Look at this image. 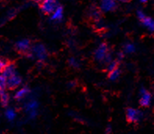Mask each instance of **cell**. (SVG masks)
Returning a JSON list of instances; mask_svg holds the SVG:
<instances>
[{
    "label": "cell",
    "instance_id": "cell-1",
    "mask_svg": "<svg viewBox=\"0 0 154 134\" xmlns=\"http://www.w3.org/2000/svg\"><path fill=\"white\" fill-rule=\"evenodd\" d=\"M58 5L56 0H42L41 3V10L46 14H52L57 9Z\"/></svg>",
    "mask_w": 154,
    "mask_h": 134
},
{
    "label": "cell",
    "instance_id": "cell-2",
    "mask_svg": "<svg viewBox=\"0 0 154 134\" xmlns=\"http://www.w3.org/2000/svg\"><path fill=\"white\" fill-rule=\"evenodd\" d=\"M143 116V114L142 111L132 107H129L126 111V117L128 121L130 123H137L142 119Z\"/></svg>",
    "mask_w": 154,
    "mask_h": 134
},
{
    "label": "cell",
    "instance_id": "cell-3",
    "mask_svg": "<svg viewBox=\"0 0 154 134\" xmlns=\"http://www.w3.org/2000/svg\"><path fill=\"white\" fill-rule=\"evenodd\" d=\"M108 55V46L106 43H101L95 51V58L98 61H105Z\"/></svg>",
    "mask_w": 154,
    "mask_h": 134
},
{
    "label": "cell",
    "instance_id": "cell-4",
    "mask_svg": "<svg viewBox=\"0 0 154 134\" xmlns=\"http://www.w3.org/2000/svg\"><path fill=\"white\" fill-rule=\"evenodd\" d=\"M32 52L36 58L40 60H44L47 57V52L42 44H36L32 48Z\"/></svg>",
    "mask_w": 154,
    "mask_h": 134
},
{
    "label": "cell",
    "instance_id": "cell-5",
    "mask_svg": "<svg viewBox=\"0 0 154 134\" xmlns=\"http://www.w3.org/2000/svg\"><path fill=\"white\" fill-rule=\"evenodd\" d=\"M140 100H139V104L143 107H148L151 104L152 101V96L146 89L144 88H142L140 89Z\"/></svg>",
    "mask_w": 154,
    "mask_h": 134
},
{
    "label": "cell",
    "instance_id": "cell-6",
    "mask_svg": "<svg viewBox=\"0 0 154 134\" xmlns=\"http://www.w3.org/2000/svg\"><path fill=\"white\" fill-rule=\"evenodd\" d=\"M117 6L116 0H102L100 3V8L104 12L113 11Z\"/></svg>",
    "mask_w": 154,
    "mask_h": 134
},
{
    "label": "cell",
    "instance_id": "cell-7",
    "mask_svg": "<svg viewBox=\"0 0 154 134\" xmlns=\"http://www.w3.org/2000/svg\"><path fill=\"white\" fill-rule=\"evenodd\" d=\"M21 78L19 75L16 74L10 78H7V88L10 89H15L21 84Z\"/></svg>",
    "mask_w": 154,
    "mask_h": 134
},
{
    "label": "cell",
    "instance_id": "cell-8",
    "mask_svg": "<svg viewBox=\"0 0 154 134\" xmlns=\"http://www.w3.org/2000/svg\"><path fill=\"white\" fill-rule=\"evenodd\" d=\"M30 46H31V43L28 39H21L19 40L16 43V48L18 51L21 53H25L29 50Z\"/></svg>",
    "mask_w": 154,
    "mask_h": 134
},
{
    "label": "cell",
    "instance_id": "cell-9",
    "mask_svg": "<svg viewBox=\"0 0 154 134\" xmlns=\"http://www.w3.org/2000/svg\"><path fill=\"white\" fill-rule=\"evenodd\" d=\"M2 74L6 78H10L13 75H16V67L14 66V64H9L6 66V68H4L3 72H2Z\"/></svg>",
    "mask_w": 154,
    "mask_h": 134
},
{
    "label": "cell",
    "instance_id": "cell-10",
    "mask_svg": "<svg viewBox=\"0 0 154 134\" xmlns=\"http://www.w3.org/2000/svg\"><path fill=\"white\" fill-rule=\"evenodd\" d=\"M63 9L61 6H58L55 11L52 14L51 19L54 21H60L63 19Z\"/></svg>",
    "mask_w": 154,
    "mask_h": 134
},
{
    "label": "cell",
    "instance_id": "cell-11",
    "mask_svg": "<svg viewBox=\"0 0 154 134\" xmlns=\"http://www.w3.org/2000/svg\"><path fill=\"white\" fill-rule=\"evenodd\" d=\"M142 23L143 24V25L145 27L148 28L149 31H154V20L152 19L151 18H149V17H146L142 21Z\"/></svg>",
    "mask_w": 154,
    "mask_h": 134
},
{
    "label": "cell",
    "instance_id": "cell-12",
    "mask_svg": "<svg viewBox=\"0 0 154 134\" xmlns=\"http://www.w3.org/2000/svg\"><path fill=\"white\" fill-rule=\"evenodd\" d=\"M29 92H30V90L28 88L23 87L17 91V93H15V96H14V97H15L17 100H21V99H23V98H24V97H25L28 94V93H29Z\"/></svg>",
    "mask_w": 154,
    "mask_h": 134
},
{
    "label": "cell",
    "instance_id": "cell-13",
    "mask_svg": "<svg viewBox=\"0 0 154 134\" xmlns=\"http://www.w3.org/2000/svg\"><path fill=\"white\" fill-rule=\"evenodd\" d=\"M38 107V103L35 100L30 101L25 105V110L27 112H30V111H37Z\"/></svg>",
    "mask_w": 154,
    "mask_h": 134
},
{
    "label": "cell",
    "instance_id": "cell-14",
    "mask_svg": "<svg viewBox=\"0 0 154 134\" xmlns=\"http://www.w3.org/2000/svg\"><path fill=\"white\" fill-rule=\"evenodd\" d=\"M9 101H10V97L5 92V90L0 92V102H1V104L3 107H6L8 104H9Z\"/></svg>",
    "mask_w": 154,
    "mask_h": 134
},
{
    "label": "cell",
    "instance_id": "cell-15",
    "mask_svg": "<svg viewBox=\"0 0 154 134\" xmlns=\"http://www.w3.org/2000/svg\"><path fill=\"white\" fill-rule=\"evenodd\" d=\"M5 115H6V119L9 121H13L15 119L16 116H17V114H16V111H14V109L9 108L7 109L5 112Z\"/></svg>",
    "mask_w": 154,
    "mask_h": 134
},
{
    "label": "cell",
    "instance_id": "cell-16",
    "mask_svg": "<svg viewBox=\"0 0 154 134\" xmlns=\"http://www.w3.org/2000/svg\"><path fill=\"white\" fill-rule=\"evenodd\" d=\"M120 74H121V72H120L119 69H118V68H116V69H114V70L109 72V78L110 80H112V81L117 80V78H119Z\"/></svg>",
    "mask_w": 154,
    "mask_h": 134
},
{
    "label": "cell",
    "instance_id": "cell-17",
    "mask_svg": "<svg viewBox=\"0 0 154 134\" xmlns=\"http://www.w3.org/2000/svg\"><path fill=\"white\" fill-rule=\"evenodd\" d=\"M7 87V78L2 74H0V92L5 90Z\"/></svg>",
    "mask_w": 154,
    "mask_h": 134
},
{
    "label": "cell",
    "instance_id": "cell-18",
    "mask_svg": "<svg viewBox=\"0 0 154 134\" xmlns=\"http://www.w3.org/2000/svg\"><path fill=\"white\" fill-rule=\"evenodd\" d=\"M125 51L127 53H132L135 51V46L131 43H128V44L125 45Z\"/></svg>",
    "mask_w": 154,
    "mask_h": 134
},
{
    "label": "cell",
    "instance_id": "cell-19",
    "mask_svg": "<svg viewBox=\"0 0 154 134\" xmlns=\"http://www.w3.org/2000/svg\"><path fill=\"white\" fill-rule=\"evenodd\" d=\"M117 68V61H110L108 64L107 69L109 71V72H111V71L114 70Z\"/></svg>",
    "mask_w": 154,
    "mask_h": 134
},
{
    "label": "cell",
    "instance_id": "cell-20",
    "mask_svg": "<svg viewBox=\"0 0 154 134\" xmlns=\"http://www.w3.org/2000/svg\"><path fill=\"white\" fill-rule=\"evenodd\" d=\"M69 64H70V66L73 67V68H78V67L79 66V63H78V60L75 58H73V57L69 60Z\"/></svg>",
    "mask_w": 154,
    "mask_h": 134
},
{
    "label": "cell",
    "instance_id": "cell-21",
    "mask_svg": "<svg viewBox=\"0 0 154 134\" xmlns=\"http://www.w3.org/2000/svg\"><path fill=\"white\" fill-rule=\"evenodd\" d=\"M6 65H7V63H6V60L0 59V73L3 72L4 68H6Z\"/></svg>",
    "mask_w": 154,
    "mask_h": 134
},
{
    "label": "cell",
    "instance_id": "cell-22",
    "mask_svg": "<svg viewBox=\"0 0 154 134\" xmlns=\"http://www.w3.org/2000/svg\"><path fill=\"white\" fill-rule=\"evenodd\" d=\"M137 17H138V18L142 21L146 16V14H145L142 10H138V11H137Z\"/></svg>",
    "mask_w": 154,
    "mask_h": 134
},
{
    "label": "cell",
    "instance_id": "cell-23",
    "mask_svg": "<svg viewBox=\"0 0 154 134\" xmlns=\"http://www.w3.org/2000/svg\"><path fill=\"white\" fill-rule=\"evenodd\" d=\"M28 114H29L30 119H35L36 115H37V111H30V112H28Z\"/></svg>",
    "mask_w": 154,
    "mask_h": 134
},
{
    "label": "cell",
    "instance_id": "cell-24",
    "mask_svg": "<svg viewBox=\"0 0 154 134\" xmlns=\"http://www.w3.org/2000/svg\"><path fill=\"white\" fill-rule=\"evenodd\" d=\"M111 130H112L111 126H108L106 127V134L110 133V132H111Z\"/></svg>",
    "mask_w": 154,
    "mask_h": 134
},
{
    "label": "cell",
    "instance_id": "cell-25",
    "mask_svg": "<svg viewBox=\"0 0 154 134\" xmlns=\"http://www.w3.org/2000/svg\"><path fill=\"white\" fill-rule=\"evenodd\" d=\"M118 57H119L120 59L122 58V57H123V53H118Z\"/></svg>",
    "mask_w": 154,
    "mask_h": 134
},
{
    "label": "cell",
    "instance_id": "cell-26",
    "mask_svg": "<svg viewBox=\"0 0 154 134\" xmlns=\"http://www.w3.org/2000/svg\"><path fill=\"white\" fill-rule=\"evenodd\" d=\"M141 2H143V3H145V2H146L148 0H139Z\"/></svg>",
    "mask_w": 154,
    "mask_h": 134
},
{
    "label": "cell",
    "instance_id": "cell-27",
    "mask_svg": "<svg viewBox=\"0 0 154 134\" xmlns=\"http://www.w3.org/2000/svg\"><path fill=\"white\" fill-rule=\"evenodd\" d=\"M121 2H128V0H121Z\"/></svg>",
    "mask_w": 154,
    "mask_h": 134
},
{
    "label": "cell",
    "instance_id": "cell-28",
    "mask_svg": "<svg viewBox=\"0 0 154 134\" xmlns=\"http://www.w3.org/2000/svg\"><path fill=\"white\" fill-rule=\"evenodd\" d=\"M1 1H2V0H0V2H1Z\"/></svg>",
    "mask_w": 154,
    "mask_h": 134
}]
</instances>
